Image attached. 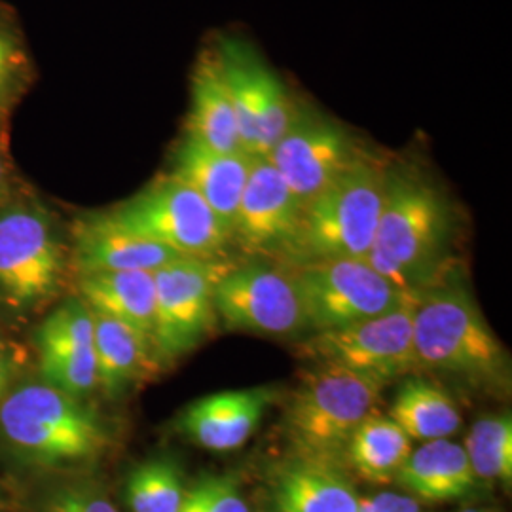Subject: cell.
<instances>
[{
  "mask_svg": "<svg viewBox=\"0 0 512 512\" xmlns=\"http://www.w3.org/2000/svg\"><path fill=\"white\" fill-rule=\"evenodd\" d=\"M93 332L97 387H103L105 393L118 395L152 370L156 351L137 330L107 315L93 313Z\"/></svg>",
  "mask_w": 512,
  "mask_h": 512,
  "instance_id": "603a6c76",
  "label": "cell"
},
{
  "mask_svg": "<svg viewBox=\"0 0 512 512\" xmlns=\"http://www.w3.org/2000/svg\"><path fill=\"white\" fill-rule=\"evenodd\" d=\"M287 268L313 332L349 327L418 300L363 258L315 260Z\"/></svg>",
  "mask_w": 512,
  "mask_h": 512,
  "instance_id": "8992f818",
  "label": "cell"
},
{
  "mask_svg": "<svg viewBox=\"0 0 512 512\" xmlns=\"http://www.w3.org/2000/svg\"><path fill=\"white\" fill-rule=\"evenodd\" d=\"M266 158L306 207L361 156L338 124L323 116L296 112L291 128Z\"/></svg>",
  "mask_w": 512,
  "mask_h": 512,
  "instance_id": "4fadbf2b",
  "label": "cell"
},
{
  "mask_svg": "<svg viewBox=\"0 0 512 512\" xmlns=\"http://www.w3.org/2000/svg\"><path fill=\"white\" fill-rule=\"evenodd\" d=\"M186 135L217 152L245 154L239 143L234 103L222 80L215 55H203L194 71L192 109Z\"/></svg>",
  "mask_w": 512,
  "mask_h": 512,
  "instance_id": "44dd1931",
  "label": "cell"
},
{
  "mask_svg": "<svg viewBox=\"0 0 512 512\" xmlns=\"http://www.w3.org/2000/svg\"><path fill=\"white\" fill-rule=\"evenodd\" d=\"M382 389L384 385L340 366L315 368L294 391L285 414L294 458L340 467L357 427L376 414Z\"/></svg>",
  "mask_w": 512,
  "mask_h": 512,
  "instance_id": "277c9868",
  "label": "cell"
},
{
  "mask_svg": "<svg viewBox=\"0 0 512 512\" xmlns=\"http://www.w3.org/2000/svg\"><path fill=\"white\" fill-rule=\"evenodd\" d=\"M8 198H10V171L0 150V209H4Z\"/></svg>",
  "mask_w": 512,
  "mask_h": 512,
  "instance_id": "1f68e13d",
  "label": "cell"
},
{
  "mask_svg": "<svg viewBox=\"0 0 512 512\" xmlns=\"http://www.w3.org/2000/svg\"><path fill=\"white\" fill-rule=\"evenodd\" d=\"M302 203L266 156H253L239 200L232 239L251 255L281 256L293 251L302 222Z\"/></svg>",
  "mask_w": 512,
  "mask_h": 512,
  "instance_id": "5bb4252c",
  "label": "cell"
},
{
  "mask_svg": "<svg viewBox=\"0 0 512 512\" xmlns=\"http://www.w3.org/2000/svg\"><path fill=\"white\" fill-rule=\"evenodd\" d=\"M8 380H10V361H8L6 351L0 346V397H2L4 391H6Z\"/></svg>",
  "mask_w": 512,
  "mask_h": 512,
  "instance_id": "836d02e7",
  "label": "cell"
},
{
  "mask_svg": "<svg viewBox=\"0 0 512 512\" xmlns=\"http://www.w3.org/2000/svg\"><path fill=\"white\" fill-rule=\"evenodd\" d=\"M275 395L272 387L207 395L184 410L181 431L205 450H236L253 437L266 410L274 403Z\"/></svg>",
  "mask_w": 512,
  "mask_h": 512,
  "instance_id": "2e32d148",
  "label": "cell"
},
{
  "mask_svg": "<svg viewBox=\"0 0 512 512\" xmlns=\"http://www.w3.org/2000/svg\"><path fill=\"white\" fill-rule=\"evenodd\" d=\"M63 253L48 215L29 205L0 209V296L29 308L52 296Z\"/></svg>",
  "mask_w": 512,
  "mask_h": 512,
  "instance_id": "8fae6325",
  "label": "cell"
},
{
  "mask_svg": "<svg viewBox=\"0 0 512 512\" xmlns=\"http://www.w3.org/2000/svg\"><path fill=\"white\" fill-rule=\"evenodd\" d=\"M253 156L224 154L188 137L175 152L173 177L188 184L211 207L232 238L239 200Z\"/></svg>",
  "mask_w": 512,
  "mask_h": 512,
  "instance_id": "e0dca14e",
  "label": "cell"
},
{
  "mask_svg": "<svg viewBox=\"0 0 512 512\" xmlns=\"http://www.w3.org/2000/svg\"><path fill=\"white\" fill-rule=\"evenodd\" d=\"M38 363L46 384L74 397L97 387L93 313L82 300H67L37 332Z\"/></svg>",
  "mask_w": 512,
  "mask_h": 512,
  "instance_id": "9a60e30c",
  "label": "cell"
},
{
  "mask_svg": "<svg viewBox=\"0 0 512 512\" xmlns=\"http://www.w3.org/2000/svg\"><path fill=\"white\" fill-rule=\"evenodd\" d=\"M416 368L475 391L505 393L511 384L507 349L486 323L473 294L459 283L427 289L414 306Z\"/></svg>",
  "mask_w": 512,
  "mask_h": 512,
  "instance_id": "6da1fadb",
  "label": "cell"
},
{
  "mask_svg": "<svg viewBox=\"0 0 512 512\" xmlns=\"http://www.w3.org/2000/svg\"><path fill=\"white\" fill-rule=\"evenodd\" d=\"M452 222L444 198L410 173L387 175L368 262L403 293L420 296L444 281Z\"/></svg>",
  "mask_w": 512,
  "mask_h": 512,
  "instance_id": "7a4b0ae2",
  "label": "cell"
},
{
  "mask_svg": "<svg viewBox=\"0 0 512 512\" xmlns=\"http://www.w3.org/2000/svg\"><path fill=\"white\" fill-rule=\"evenodd\" d=\"M359 512H421L420 501L412 495L380 492L359 497Z\"/></svg>",
  "mask_w": 512,
  "mask_h": 512,
  "instance_id": "4dcf8cb0",
  "label": "cell"
},
{
  "mask_svg": "<svg viewBox=\"0 0 512 512\" xmlns=\"http://www.w3.org/2000/svg\"><path fill=\"white\" fill-rule=\"evenodd\" d=\"M103 217L190 258H217L232 239L211 207L173 175L150 184Z\"/></svg>",
  "mask_w": 512,
  "mask_h": 512,
  "instance_id": "52a82bcc",
  "label": "cell"
},
{
  "mask_svg": "<svg viewBox=\"0 0 512 512\" xmlns=\"http://www.w3.org/2000/svg\"><path fill=\"white\" fill-rule=\"evenodd\" d=\"M80 294L93 313L116 319L152 342L156 306L152 272L80 275Z\"/></svg>",
  "mask_w": 512,
  "mask_h": 512,
  "instance_id": "7402d4cb",
  "label": "cell"
},
{
  "mask_svg": "<svg viewBox=\"0 0 512 512\" xmlns=\"http://www.w3.org/2000/svg\"><path fill=\"white\" fill-rule=\"evenodd\" d=\"M476 480L511 484L512 416L499 414L475 421L463 444Z\"/></svg>",
  "mask_w": 512,
  "mask_h": 512,
  "instance_id": "484cf974",
  "label": "cell"
},
{
  "mask_svg": "<svg viewBox=\"0 0 512 512\" xmlns=\"http://www.w3.org/2000/svg\"><path fill=\"white\" fill-rule=\"evenodd\" d=\"M416 302L349 327L315 332L306 342V353L319 365L340 366L382 385L412 374L418 370L414 353Z\"/></svg>",
  "mask_w": 512,
  "mask_h": 512,
  "instance_id": "9c48e42d",
  "label": "cell"
},
{
  "mask_svg": "<svg viewBox=\"0 0 512 512\" xmlns=\"http://www.w3.org/2000/svg\"><path fill=\"white\" fill-rule=\"evenodd\" d=\"M389 418L395 421L410 440L450 439L461 429V414L454 399L421 378L406 380L389 408Z\"/></svg>",
  "mask_w": 512,
  "mask_h": 512,
  "instance_id": "cb8c5ba5",
  "label": "cell"
},
{
  "mask_svg": "<svg viewBox=\"0 0 512 512\" xmlns=\"http://www.w3.org/2000/svg\"><path fill=\"white\" fill-rule=\"evenodd\" d=\"M215 310L228 329L266 336H291L308 329L287 266H232L215 287Z\"/></svg>",
  "mask_w": 512,
  "mask_h": 512,
  "instance_id": "7c38bea8",
  "label": "cell"
},
{
  "mask_svg": "<svg viewBox=\"0 0 512 512\" xmlns=\"http://www.w3.org/2000/svg\"><path fill=\"white\" fill-rule=\"evenodd\" d=\"M232 266L217 258H179L154 272L152 346L165 363L198 348L217 327L215 287Z\"/></svg>",
  "mask_w": 512,
  "mask_h": 512,
  "instance_id": "ba28073f",
  "label": "cell"
},
{
  "mask_svg": "<svg viewBox=\"0 0 512 512\" xmlns=\"http://www.w3.org/2000/svg\"><path fill=\"white\" fill-rule=\"evenodd\" d=\"M186 492L183 473L171 459H148L129 473L126 482L131 512H181Z\"/></svg>",
  "mask_w": 512,
  "mask_h": 512,
  "instance_id": "4316f807",
  "label": "cell"
},
{
  "mask_svg": "<svg viewBox=\"0 0 512 512\" xmlns=\"http://www.w3.org/2000/svg\"><path fill=\"white\" fill-rule=\"evenodd\" d=\"M461 512H488V511H480V509H465V511Z\"/></svg>",
  "mask_w": 512,
  "mask_h": 512,
  "instance_id": "e575fe53",
  "label": "cell"
},
{
  "mask_svg": "<svg viewBox=\"0 0 512 512\" xmlns=\"http://www.w3.org/2000/svg\"><path fill=\"white\" fill-rule=\"evenodd\" d=\"M40 512H120L95 484L78 482L48 495Z\"/></svg>",
  "mask_w": 512,
  "mask_h": 512,
  "instance_id": "83f0119b",
  "label": "cell"
},
{
  "mask_svg": "<svg viewBox=\"0 0 512 512\" xmlns=\"http://www.w3.org/2000/svg\"><path fill=\"white\" fill-rule=\"evenodd\" d=\"M277 512H359V495L338 465L293 458L275 471Z\"/></svg>",
  "mask_w": 512,
  "mask_h": 512,
  "instance_id": "d6986e66",
  "label": "cell"
},
{
  "mask_svg": "<svg viewBox=\"0 0 512 512\" xmlns=\"http://www.w3.org/2000/svg\"><path fill=\"white\" fill-rule=\"evenodd\" d=\"M395 482L427 503L463 499L478 486L463 444L450 439L429 440L412 450Z\"/></svg>",
  "mask_w": 512,
  "mask_h": 512,
  "instance_id": "ffe728a7",
  "label": "cell"
},
{
  "mask_svg": "<svg viewBox=\"0 0 512 512\" xmlns=\"http://www.w3.org/2000/svg\"><path fill=\"white\" fill-rule=\"evenodd\" d=\"M412 452V440L389 416H368L346 446L344 461L374 484H389Z\"/></svg>",
  "mask_w": 512,
  "mask_h": 512,
  "instance_id": "d4e9b609",
  "label": "cell"
},
{
  "mask_svg": "<svg viewBox=\"0 0 512 512\" xmlns=\"http://www.w3.org/2000/svg\"><path fill=\"white\" fill-rule=\"evenodd\" d=\"M23 65V55L18 42L4 27H0V110L6 107L8 99L16 88L19 71Z\"/></svg>",
  "mask_w": 512,
  "mask_h": 512,
  "instance_id": "f546056e",
  "label": "cell"
},
{
  "mask_svg": "<svg viewBox=\"0 0 512 512\" xmlns=\"http://www.w3.org/2000/svg\"><path fill=\"white\" fill-rule=\"evenodd\" d=\"M184 258L156 241L126 232L103 215L82 222L76 232L74 262L80 275L112 272H156ZM190 258V256H188Z\"/></svg>",
  "mask_w": 512,
  "mask_h": 512,
  "instance_id": "ac0fdd59",
  "label": "cell"
},
{
  "mask_svg": "<svg viewBox=\"0 0 512 512\" xmlns=\"http://www.w3.org/2000/svg\"><path fill=\"white\" fill-rule=\"evenodd\" d=\"M0 433L19 454L46 465L92 459L107 437L80 397L46 384L21 385L0 403Z\"/></svg>",
  "mask_w": 512,
  "mask_h": 512,
  "instance_id": "5b68a950",
  "label": "cell"
},
{
  "mask_svg": "<svg viewBox=\"0 0 512 512\" xmlns=\"http://www.w3.org/2000/svg\"><path fill=\"white\" fill-rule=\"evenodd\" d=\"M387 173L366 158L315 196L302 222L287 266L334 258L368 260L384 205Z\"/></svg>",
  "mask_w": 512,
  "mask_h": 512,
  "instance_id": "3957f363",
  "label": "cell"
},
{
  "mask_svg": "<svg viewBox=\"0 0 512 512\" xmlns=\"http://www.w3.org/2000/svg\"><path fill=\"white\" fill-rule=\"evenodd\" d=\"M181 512H207L205 511V507H203L202 497H200L198 490H196L194 486L188 488Z\"/></svg>",
  "mask_w": 512,
  "mask_h": 512,
  "instance_id": "d6a6232c",
  "label": "cell"
},
{
  "mask_svg": "<svg viewBox=\"0 0 512 512\" xmlns=\"http://www.w3.org/2000/svg\"><path fill=\"white\" fill-rule=\"evenodd\" d=\"M194 488L202 497L207 512H251L245 497L241 495L236 476H203L194 484Z\"/></svg>",
  "mask_w": 512,
  "mask_h": 512,
  "instance_id": "f1b7e54d",
  "label": "cell"
},
{
  "mask_svg": "<svg viewBox=\"0 0 512 512\" xmlns=\"http://www.w3.org/2000/svg\"><path fill=\"white\" fill-rule=\"evenodd\" d=\"M215 57L236 110L241 150L268 156L296 116L281 80L236 40H224Z\"/></svg>",
  "mask_w": 512,
  "mask_h": 512,
  "instance_id": "30bf717a",
  "label": "cell"
}]
</instances>
